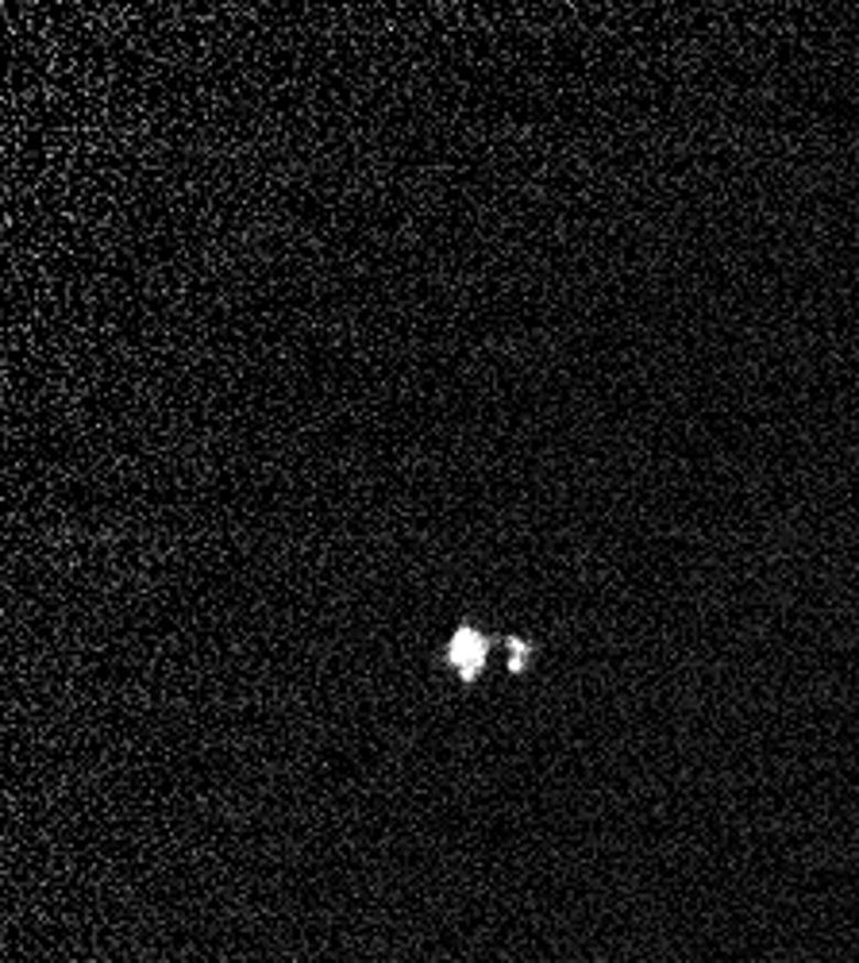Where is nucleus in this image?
<instances>
[{
	"label": "nucleus",
	"instance_id": "nucleus-1",
	"mask_svg": "<svg viewBox=\"0 0 859 963\" xmlns=\"http://www.w3.org/2000/svg\"><path fill=\"white\" fill-rule=\"evenodd\" d=\"M486 659H490V636H482L470 625L455 628L452 643H447V663H452V671L459 674L463 682H475L478 674L486 671Z\"/></svg>",
	"mask_w": 859,
	"mask_h": 963
},
{
	"label": "nucleus",
	"instance_id": "nucleus-2",
	"mask_svg": "<svg viewBox=\"0 0 859 963\" xmlns=\"http://www.w3.org/2000/svg\"><path fill=\"white\" fill-rule=\"evenodd\" d=\"M529 667V643L509 640V671H524Z\"/></svg>",
	"mask_w": 859,
	"mask_h": 963
}]
</instances>
